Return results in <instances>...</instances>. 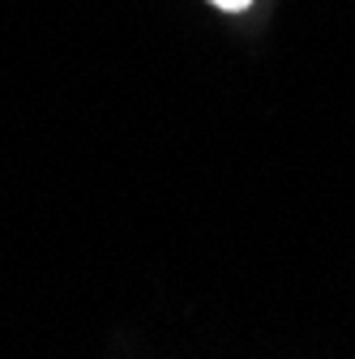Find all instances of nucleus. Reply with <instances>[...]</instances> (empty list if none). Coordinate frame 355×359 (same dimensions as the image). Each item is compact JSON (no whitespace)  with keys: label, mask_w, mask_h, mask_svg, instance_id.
Instances as JSON below:
<instances>
[{"label":"nucleus","mask_w":355,"mask_h":359,"mask_svg":"<svg viewBox=\"0 0 355 359\" xmlns=\"http://www.w3.org/2000/svg\"><path fill=\"white\" fill-rule=\"evenodd\" d=\"M210 5L227 9V13H240V9H248V5H253V0H210Z\"/></svg>","instance_id":"nucleus-1"}]
</instances>
